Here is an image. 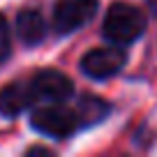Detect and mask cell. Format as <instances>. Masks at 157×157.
Here are the masks:
<instances>
[{"label": "cell", "mask_w": 157, "mask_h": 157, "mask_svg": "<svg viewBox=\"0 0 157 157\" xmlns=\"http://www.w3.org/2000/svg\"><path fill=\"white\" fill-rule=\"evenodd\" d=\"M143 30H146V14L132 5H125V2H116L109 7L102 25L104 37L116 46L136 42L143 35Z\"/></svg>", "instance_id": "obj_1"}, {"label": "cell", "mask_w": 157, "mask_h": 157, "mask_svg": "<svg viewBox=\"0 0 157 157\" xmlns=\"http://www.w3.org/2000/svg\"><path fill=\"white\" fill-rule=\"evenodd\" d=\"M97 14V0H58L53 10V28L69 35L88 25Z\"/></svg>", "instance_id": "obj_2"}, {"label": "cell", "mask_w": 157, "mask_h": 157, "mask_svg": "<svg viewBox=\"0 0 157 157\" xmlns=\"http://www.w3.org/2000/svg\"><path fill=\"white\" fill-rule=\"evenodd\" d=\"M30 125L46 136L65 139L78 127V118H76V111H69L60 104H53V106L37 109L30 116Z\"/></svg>", "instance_id": "obj_3"}, {"label": "cell", "mask_w": 157, "mask_h": 157, "mask_svg": "<svg viewBox=\"0 0 157 157\" xmlns=\"http://www.w3.org/2000/svg\"><path fill=\"white\" fill-rule=\"evenodd\" d=\"M125 60H127L125 51L116 44L104 46V49H93L81 58V72L90 78L102 81V78H111L113 74L120 72Z\"/></svg>", "instance_id": "obj_4"}, {"label": "cell", "mask_w": 157, "mask_h": 157, "mask_svg": "<svg viewBox=\"0 0 157 157\" xmlns=\"http://www.w3.org/2000/svg\"><path fill=\"white\" fill-rule=\"evenodd\" d=\"M28 83H30V90H33V97L39 99V102L63 104L74 93L72 81L63 72H56V69H44V72L35 74Z\"/></svg>", "instance_id": "obj_5"}, {"label": "cell", "mask_w": 157, "mask_h": 157, "mask_svg": "<svg viewBox=\"0 0 157 157\" xmlns=\"http://www.w3.org/2000/svg\"><path fill=\"white\" fill-rule=\"evenodd\" d=\"M30 102H35V97L28 81H14L0 90V113L7 118H14L21 111H25Z\"/></svg>", "instance_id": "obj_6"}, {"label": "cell", "mask_w": 157, "mask_h": 157, "mask_svg": "<svg viewBox=\"0 0 157 157\" xmlns=\"http://www.w3.org/2000/svg\"><path fill=\"white\" fill-rule=\"evenodd\" d=\"M16 33H19L21 42L28 46L39 44L46 35V23L42 19L37 10H23L19 16H16Z\"/></svg>", "instance_id": "obj_7"}, {"label": "cell", "mask_w": 157, "mask_h": 157, "mask_svg": "<svg viewBox=\"0 0 157 157\" xmlns=\"http://www.w3.org/2000/svg\"><path fill=\"white\" fill-rule=\"evenodd\" d=\"M106 113H109V104L104 102V99L93 97V95H86V97H81L76 118H78V120H83L86 125H93V123H99Z\"/></svg>", "instance_id": "obj_8"}, {"label": "cell", "mask_w": 157, "mask_h": 157, "mask_svg": "<svg viewBox=\"0 0 157 157\" xmlns=\"http://www.w3.org/2000/svg\"><path fill=\"white\" fill-rule=\"evenodd\" d=\"M10 53H12V33L7 21L0 16V63L10 58Z\"/></svg>", "instance_id": "obj_9"}, {"label": "cell", "mask_w": 157, "mask_h": 157, "mask_svg": "<svg viewBox=\"0 0 157 157\" xmlns=\"http://www.w3.org/2000/svg\"><path fill=\"white\" fill-rule=\"evenodd\" d=\"M148 7H150L152 14H157V0H148Z\"/></svg>", "instance_id": "obj_10"}]
</instances>
